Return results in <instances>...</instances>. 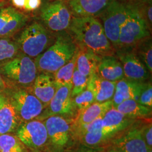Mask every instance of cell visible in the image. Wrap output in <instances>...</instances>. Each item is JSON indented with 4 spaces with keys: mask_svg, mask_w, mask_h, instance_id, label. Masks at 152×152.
<instances>
[{
    "mask_svg": "<svg viewBox=\"0 0 152 152\" xmlns=\"http://www.w3.org/2000/svg\"><path fill=\"white\" fill-rule=\"evenodd\" d=\"M143 1H151L152 0H143Z\"/></svg>",
    "mask_w": 152,
    "mask_h": 152,
    "instance_id": "43",
    "label": "cell"
},
{
    "mask_svg": "<svg viewBox=\"0 0 152 152\" xmlns=\"http://www.w3.org/2000/svg\"><path fill=\"white\" fill-rule=\"evenodd\" d=\"M27 19V17L25 15L16 10L0 32V38H5L12 36L25 25Z\"/></svg>",
    "mask_w": 152,
    "mask_h": 152,
    "instance_id": "26",
    "label": "cell"
},
{
    "mask_svg": "<svg viewBox=\"0 0 152 152\" xmlns=\"http://www.w3.org/2000/svg\"><path fill=\"white\" fill-rule=\"evenodd\" d=\"M116 82L104 79L96 72L90 76L87 87L93 92L95 102L103 103L112 99Z\"/></svg>",
    "mask_w": 152,
    "mask_h": 152,
    "instance_id": "17",
    "label": "cell"
},
{
    "mask_svg": "<svg viewBox=\"0 0 152 152\" xmlns=\"http://www.w3.org/2000/svg\"><path fill=\"white\" fill-rule=\"evenodd\" d=\"M15 136L24 145L33 149L43 147L48 140L45 125L39 120L24 122L18 127Z\"/></svg>",
    "mask_w": 152,
    "mask_h": 152,
    "instance_id": "9",
    "label": "cell"
},
{
    "mask_svg": "<svg viewBox=\"0 0 152 152\" xmlns=\"http://www.w3.org/2000/svg\"><path fill=\"white\" fill-rule=\"evenodd\" d=\"M18 45L6 39H0V62L10 59L18 53Z\"/></svg>",
    "mask_w": 152,
    "mask_h": 152,
    "instance_id": "31",
    "label": "cell"
},
{
    "mask_svg": "<svg viewBox=\"0 0 152 152\" xmlns=\"http://www.w3.org/2000/svg\"><path fill=\"white\" fill-rule=\"evenodd\" d=\"M68 28L77 46L90 49L101 57L114 54L115 49L102 23L94 16H76L72 19Z\"/></svg>",
    "mask_w": 152,
    "mask_h": 152,
    "instance_id": "1",
    "label": "cell"
},
{
    "mask_svg": "<svg viewBox=\"0 0 152 152\" xmlns=\"http://www.w3.org/2000/svg\"><path fill=\"white\" fill-rule=\"evenodd\" d=\"M115 108L127 118L133 120L145 118L152 113V108L141 105L134 99L124 101Z\"/></svg>",
    "mask_w": 152,
    "mask_h": 152,
    "instance_id": "23",
    "label": "cell"
},
{
    "mask_svg": "<svg viewBox=\"0 0 152 152\" xmlns=\"http://www.w3.org/2000/svg\"><path fill=\"white\" fill-rule=\"evenodd\" d=\"M12 2L17 8L22 9L24 7L26 0H12Z\"/></svg>",
    "mask_w": 152,
    "mask_h": 152,
    "instance_id": "36",
    "label": "cell"
},
{
    "mask_svg": "<svg viewBox=\"0 0 152 152\" xmlns=\"http://www.w3.org/2000/svg\"><path fill=\"white\" fill-rule=\"evenodd\" d=\"M41 17L48 27L55 32H61L68 28L72 19L71 12L61 0L44 6Z\"/></svg>",
    "mask_w": 152,
    "mask_h": 152,
    "instance_id": "8",
    "label": "cell"
},
{
    "mask_svg": "<svg viewBox=\"0 0 152 152\" xmlns=\"http://www.w3.org/2000/svg\"><path fill=\"white\" fill-rule=\"evenodd\" d=\"M77 51L78 49L71 60L55 72L53 78L56 88L66 85H72V80L76 67Z\"/></svg>",
    "mask_w": 152,
    "mask_h": 152,
    "instance_id": "25",
    "label": "cell"
},
{
    "mask_svg": "<svg viewBox=\"0 0 152 152\" xmlns=\"http://www.w3.org/2000/svg\"><path fill=\"white\" fill-rule=\"evenodd\" d=\"M117 56L123 66L125 78L137 82H144L148 78L149 71L132 48L119 49Z\"/></svg>",
    "mask_w": 152,
    "mask_h": 152,
    "instance_id": "10",
    "label": "cell"
},
{
    "mask_svg": "<svg viewBox=\"0 0 152 152\" xmlns=\"http://www.w3.org/2000/svg\"><path fill=\"white\" fill-rule=\"evenodd\" d=\"M20 121L27 122L39 117L45 107L34 94L24 89H16L7 95Z\"/></svg>",
    "mask_w": 152,
    "mask_h": 152,
    "instance_id": "7",
    "label": "cell"
},
{
    "mask_svg": "<svg viewBox=\"0 0 152 152\" xmlns=\"http://www.w3.org/2000/svg\"><path fill=\"white\" fill-rule=\"evenodd\" d=\"M103 117H99L90 124L80 127L82 130L81 135L83 141L88 145H96L104 141L102 134Z\"/></svg>",
    "mask_w": 152,
    "mask_h": 152,
    "instance_id": "24",
    "label": "cell"
},
{
    "mask_svg": "<svg viewBox=\"0 0 152 152\" xmlns=\"http://www.w3.org/2000/svg\"><path fill=\"white\" fill-rule=\"evenodd\" d=\"M130 6L113 0L99 15L107 38L114 49H117L121 28L126 22Z\"/></svg>",
    "mask_w": 152,
    "mask_h": 152,
    "instance_id": "5",
    "label": "cell"
},
{
    "mask_svg": "<svg viewBox=\"0 0 152 152\" xmlns=\"http://www.w3.org/2000/svg\"><path fill=\"white\" fill-rule=\"evenodd\" d=\"M149 36L146 20L136 7L130 6L127 18L121 28L117 49L132 48Z\"/></svg>",
    "mask_w": 152,
    "mask_h": 152,
    "instance_id": "3",
    "label": "cell"
},
{
    "mask_svg": "<svg viewBox=\"0 0 152 152\" xmlns=\"http://www.w3.org/2000/svg\"><path fill=\"white\" fill-rule=\"evenodd\" d=\"M41 4V0H26L24 9L27 11L36 10Z\"/></svg>",
    "mask_w": 152,
    "mask_h": 152,
    "instance_id": "35",
    "label": "cell"
},
{
    "mask_svg": "<svg viewBox=\"0 0 152 152\" xmlns=\"http://www.w3.org/2000/svg\"><path fill=\"white\" fill-rule=\"evenodd\" d=\"M44 122L52 146L58 150L63 149L70 140L71 128L68 121L61 115H52L45 118Z\"/></svg>",
    "mask_w": 152,
    "mask_h": 152,
    "instance_id": "11",
    "label": "cell"
},
{
    "mask_svg": "<svg viewBox=\"0 0 152 152\" xmlns=\"http://www.w3.org/2000/svg\"><path fill=\"white\" fill-rule=\"evenodd\" d=\"M0 70L8 78L25 86L34 82L37 73L35 62L24 54L6 60L0 65Z\"/></svg>",
    "mask_w": 152,
    "mask_h": 152,
    "instance_id": "4",
    "label": "cell"
},
{
    "mask_svg": "<svg viewBox=\"0 0 152 152\" xmlns=\"http://www.w3.org/2000/svg\"><path fill=\"white\" fill-rule=\"evenodd\" d=\"M56 90L54 78L47 73L37 76L33 82V94L45 107L53 98Z\"/></svg>",
    "mask_w": 152,
    "mask_h": 152,
    "instance_id": "20",
    "label": "cell"
},
{
    "mask_svg": "<svg viewBox=\"0 0 152 152\" xmlns=\"http://www.w3.org/2000/svg\"><path fill=\"white\" fill-rule=\"evenodd\" d=\"M137 102L142 105L152 108V87L151 83H144Z\"/></svg>",
    "mask_w": 152,
    "mask_h": 152,
    "instance_id": "32",
    "label": "cell"
},
{
    "mask_svg": "<svg viewBox=\"0 0 152 152\" xmlns=\"http://www.w3.org/2000/svg\"><path fill=\"white\" fill-rule=\"evenodd\" d=\"M72 88V85H66L57 88L46 111L39 116L40 119H45L52 115L72 114L75 107L71 96Z\"/></svg>",
    "mask_w": 152,
    "mask_h": 152,
    "instance_id": "12",
    "label": "cell"
},
{
    "mask_svg": "<svg viewBox=\"0 0 152 152\" xmlns=\"http://www.w3.org/2000/svg\"></svg>",
    "mask_w": 152,
    "mask_h": 152,
    "instance_id": "45",
    "label": "cell"
},
{
    "mask_svg": "<svg viewBox=\"0 0 152 152\" xmlns=\"http://www.w3.org/2000/svg\"><path fill=\"white\" fill-rule=\"evenodd\" d=\"M77 45L66 33L59 35L54 44L35 59L37 70L47 73H54L68 63L75 54Z\"/></svg>",
    "mask_w": 152,
    "mask_h": 152,
    "instance_id": "2",
    "label": "cell"
},
{
    "mask_svg": "<svg viewBox=\"0 0 152 152\" xmlns=\"http://www.w3.org/2000/svg\"><path fill=\"white\" fill-rule=\"evenodd\" d=\"M144 82H137L124 78L116 82L112 100L113 107L116 108L124 101L134 99L137 102Z\"/></svg>",
    "mask_w": 152,
    "mask_h": 152,
    "instance_id": "16",
    "label": "cell"
},
{
    "mask_svg": "<svg viewBox=\"0 0 152 152\" xmlns=\"http://www.w3.org/2000/svg\"><path fill=\"white\" fill-rule=\"evenodd\" d=\"M95 102V98L92 91L86 88L83 91L72 98V103L75 108L80 112L87 108Z\"/></svg>",
    "mask_w": 152,
    "mask_h": 152,
    "instance_id": "29",
    "label": "cell"
},
{
    "mask_svg": "<svg viewBox=\"0 0 152 152\" xmlns=\"http://www.w3.org/2000/svg\"><path fill=\"white\" fill-rule=\"evenodd\" d=\"M137 50L134 51L137 56L151 73L152 71V47L151 41L145 40L136 45Z\"/></svg>",
    "mask_w": 152,
    "mask_h": 152,
    "instance_id": "27",
    "label": "cell"
},
{
    "mask_svg": "<svg viewBox=\"0 0 152 152\" xmlns=\"http://www.w3.org/2000/svg\"><path fill=\"white\" fill-rule=\"evenodd\" d=\"M148 152H152V150H150Z\"/></svg>",
    "mask_w": 152,
    "mask_h": 152,
    "instance_id": "44",
    "label": "cell"
},
{
    "mask_svg": "<svg viewBox=\"0 0 152 152\" xmlns=\"http://www.w3.org/2000/svg\"><path fill=\"white\" fill-rule=\"evenodd\" d=\"M108 152H123V151H120L119 149H117V148H114L113 147V149H110V150H109Z\"/></svg>",
    "mask_w": 152,
    "mask_h": 152,
    "instance_id": "40",
    "label": "cell"
},
{
    "mask_svg": "<svg viewBox=\"0 0 152 152\" xmlns=\"http://www.w3.org/2000/svg\"><path fill=\"white\" fill-rule=\"evenodd\" d=\"M113 107L112 100L98 103L94 102L87 108L81 112L78 119L80 127L85 126L99 117H103L105 113Z\"/></svg>",
    "mask_w": 152,
    "mask_h": 152,
    "instance_id": "22",
    "label": "cell"
},
{
    "mask_svg": "<svg viewBox=\"0 0 152 152\" xmlns=\"http://www.w3.org/2000/svg\"><path fill=\"white\" fill-rule=\"evenodd\" d=\"M141 135L145 141L148 148L152 150V124L145 125L141 127Z\"/></svg>",
    "mask_w": 152,
    "mask_h": 152,
    "instance_id": "34",
    "label": "cell"
},
{
    "mask_svg": "<svg viewBox=\"0 0 152 152\" xmlns=\"http://www.w3.org/2000/svg\"><path fill=\"white\" fill-rule=\"evenodd\" d=\"M114 147L124 152H148L141 135V128L131 127L113 141Z\"/></svg>",
    "mask_w": 152,
    "mask_h": 152,
    "instance_id": "14",
    "label": "cell"
},
{
    "mask_svg": "<svg viewBox=\"0 0 152 152\" xmlns=\"http://www.w3.org/2000/svg\"><path fill=\"white\" fill-rule=\"evenodd\" d=\"M19 121L10 99L7 95L0 93V135L16 130Z\"/></svg>",
    "mask_w": 152,
    "mask_h": 152,
    "instance_id": "15",
    "label": "cell"
},
{
    "mask_svg": "<svg viewBox=\"0 0 152 152\" xmlns=\"http://www.w3.org/2000/svg\"><path fill=\"white\" fill-rule=\"evenodd\" d=\"M5 86V82H4L3 78H2V76L1 75V73H0V89L4 88Z\"/></svg>",
    "mask_w": 152,
    "mask_h": 152,
    "instance_id": "39",
    "label": "cell"
},
{
    "mask_svg": "<svg viewBox=\"0 0 152 152\" xmlns=\"http://www.w3.org/2000/svg\"><path fill=\"white\" fill-rule=\"evenodd\" d=\"M147 18L149 23L152 24V6H149L147 9Z\"/></svg>",
    "mask_w": 152,
    "mask_h": 152,
    "instance_id": "37",
    "label": "cell"
},
{
    "mask_svg": "<svg viewBox=\"0 0 152 152\" xmlns=\"http://www.w3.org/2000/svg\"><path fill=\"white\" fill-rule=\"evenodd\" d=\"M96 73L109 81L117 82L125 78L122 65L118 58L113 55H105L101 58Z\"/></svg>",
    "mask_w": 152,
    "mask_h": 152,
    "instance_id": "18",
    "label": "cell"
},
{
    "mask_svg": "<svg viewBox=\"0 0 152 152\" xmlns=\"http://www.w3.org/2000/svg\"><path fill=\"white\" fill-rule=\"evenodd\" d=\"M73 152H96L95 151H94L92 149H78L75 151Z\"/></svg>",
    "mask_w": 152,
    "mask_h": 152,
    "instance_id": "38",
    "label": "cell"
},
{
    "mask_svg": "<svg viewBox=\"0 0 152 152\" xmlns=\"http://www.w3.org/2000/svg\"><path fill=\"white\" fill-rule=\"evenodd\" d=\"M113 0H71L69 5L76 16L99 15Z\"/></svg>",
    "mask_w": 152,
    "mask_h": 152,
    "instance_id": "19",
    "label": "cell"
},
{
    "mask_svg": "<svg viewBox=\"0 0 152 152\" xmlns=\"http://www.w3.org/2000/svg\"><path fill=\"white\" fill-rule=\"evenodd\" d=\"M134 120L126 117L114 107H112L102 118V134L104 141L126 130Z\"/></svg>",
    "mask_w": 152,
    "mask_h": 152,
    "instance_id": "13",
    "label": "cell"
},
{
    "mask_svg": "<svg viewBox=\"0 0 152 152\" xmlns=\"http://www.w3.org/2000/svg\"><path fill=\"white\" fill-rule=\"evenodd\" d=\"M61 1H68V2H69V1H70L71 0H61Z\"/></svg>",
    "mask_w": 152,
    "mask_h": 152,
    "instance_id": "41",
    "label": "cell"
},
{
    "mask_svg": "<svg viewBox=\"0 0 152 152\" xmlns=\"http://www.w3.org/2000/svg\"><path fill=\"white\" fill-rule=\"evenodd\" d=\"M89 77H90L83 75L75 67L72 80V98L83 91L87 88Z\"/></svg>",
    "mask_w": 152,
    "mask_h": 152,
    "instance_id": "30",
    "label": "cell"
},
{
    "mask_svg": "<svg viewBox=\"0 0 152 152\" xmlns=\"http://www.w3.org/2000/svg\"><path fill=\"white\" fill-rule=\"evenodd\" d=\"M2 6V4L1 2H0V7H1Z\"/></svg>",
    "mask_w": 152,
    "mask_h": 152,
    "instance_id": "42",
    "label": "cell"
},
{
    "mask_svg": "<svg viewBox=\"0 0 152 152\" xmlns=\"http://www.w3.org/2000/svg\"><path fill=\"white\" fill-rule=\"evenodd\" d=\"M49 38V33L44 26L35 22L22 32L18 44L24 54L31 58H36L47 49Z\"/></svg>",
    "mask_w": 152,
    "mask_h": 152,
    "instance_id": "6",
    "label": "cell"
},
{
    "mask_svg": "<svg viewBox=\"0 0 152 152\" xmlns=\"http://www.w3.org/2000/svg\"><path fill=\"white\" fill-rule=\"evenodd\" d=\"M0 152H23L20 141L10 134L0 135Z\"/></svg>",
    "mask_w": 152,
    "mask_h": 152,
    "instance_id": "28",
    "label": "cell"
},
{
    "mask_svg": "<svg viewBox=\"0 0 152 152\" xmlns=\"http://www.w3.org/2000/svg\"><path fill=\"white\" fill-rule=\"evenodd\" d=\"M15 11L16 10L12 7L0 9V32L5 27L9 19Z\"/></svg>",
    "mask_w": 152,
    "mask_h": 152,
    "instance_id": "33",
    "label": "cell"
},
{
    "mask_svg": "<svg viewBox=\"0 0 152 152\" xmlns=\"http://www.w3.org/2000/svg\"><path fill=\"white\" fill-rule=\"evenodd\" d=\"M78 47L76 67L83 75L90 77L96 72L101 56L96 54L90 49Z\"/></svg>",
    "mask_w": 152,
    "mask_h": 152,
    "instance_id": "21",
    "label": "cell"
}]
</instances>
